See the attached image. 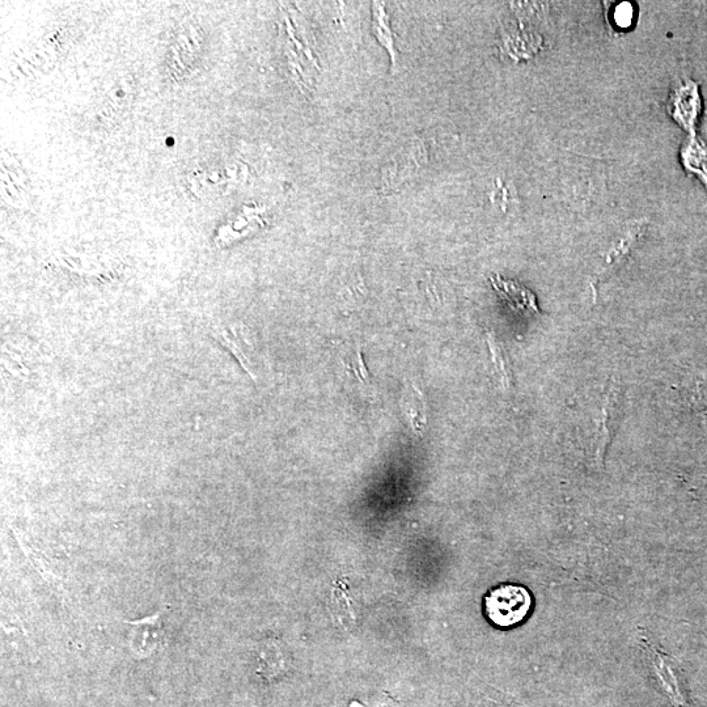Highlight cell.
Instances as JSON below:
<instances>
[{
	"label": "cell",
	"mask_w": 707,
	"mask_h": 707,
	"mask_svg": "<svg viewBox=\"0 0 707 707\" xmlns=\"http://www.w3.org/2000/svg\"><path fill=\"white\" fill-rule=\"evenodd\" d=\"M531 592L519 584H502L485 596V613L498 628H512L526 620L531 612Z\"/></svg>",
	"instance_id": "obj_1"
},
{
	"label": "cell",
	"mask_w": 707,
	"mask_h": 707,
	"mask_svg": "<svg viewBox=\"0 0 707 707\" xmlns=\"http://www.w3.org/2000/svg\"><path fill=\"white\" fill-rule=\"evenodd\" d=\"M621 406V384L618 381H612L608 391L604 393L599 408L592 416L590 438H588V452L598 465L604 463L605 454H607L609 444H611L613 434L617 429Z\"/></svg>",
	"instance_id": "obj_2"
},
{
	"label": "cell",
	"mask_w": 707,
	"mask_h": 707,
	"mask_svg": "<svg viewBox=\"0 0 707 707\" xmlns=\"http://www.w3.org/2000/svg\"><path fill=\"white\" fill-rule=\"evenodd\" d=\"M211 332L220 344L235 355L245 371L257 381L258 372H260V357H258V350L254 345L251 330L243 323H223L220 321V323L213 325Z\"/></svg>",
	"instance_id": "obj_3"
},
{
	"label": "cell",
	"mask_w": 707,
	"mask_h": 707,
	"mask_svg": "<svg viewBox=\"0 0 707 707\" xmlns=\"http://www.w3.org/2000/svg\"><path fill=\"white\" fill-rule=\"evenodd\" d=\"M642 645L645 647L647 656L653 664L654 672L658 677L660 688L670 698L675 707H693L689 700L687 685H685L683 672L673 662L671 656L664 654L662 650L653 645V642L646 637H642Z\"/></svg>",
	"instance_id": "obj_4"
},
{
	"label": "cell",
	"mask_w": 707,
	"mask_h": 707,
	"mask_svg": "<svg viewBox=\"0 0 707 707\" xmlns=\"http://www.w3.org/2000/svg\"><path fill=\"white\" fill-rule=\"evenodd\" d=\"M667 108L673 120L690 135H694L702 112L701 93L697 84L692 80L677 84L668 99Z\"/></svg>",
	"instance_id": "obj_5"
},
{
	"label": "cell",
	"mask_w": 707,
	"mask_h": 707,
	"mask_svg": "<svg viewBox=\"0 0 707 707\" xmlns=\"http://www.w3.org/2000/svg\"><path fill=\"white\" fill-rule=\"evenodd\" d=\"M164 611L155 613L154 616L143 618V620L129 621L130 649L141 658H146L158 650H162L165 645V630L163 624Z\"/></svg>",
	"instance_id": "obj_6"
},
{
	"label": "cell",
	"mask_w": 707,
	"mask_h": 707,
	"mask_svg": "<svg viewBox=\"0 0 707 707\" xmlns=\"http://www.w3.org/2000/svg\"><path fill=\"white\" fill-rule=\"evenodd\" d=\"M681 162L690 175L697 176L707 189V146L696 134L689 135L688 141L681 147Z\"/></svg>",
	"instance_id": "obj_7"
},
{
	"label": "cell",
	"mask_w": 707,
	"mask_h": 707,
	"mask_svg": "<svg viewBox=\"0 0 707 707\" xmlns=\"http://www.w3.org/2000/svg\"><path fill=\"white\" fill-rule=\"evenodd\" d=\"M488 346L493 361L494 375L497 376L499 387L505 392H512L514 389V374L510 357L502 342L494 334L488 333Z\"/></svg>",
	"instance_id": "obj_8"
},
{
	"label": "cell",
	"mask_w": 707,
	"mask_h": 707,
	"mask_svg": "<svg viewBox=\"0 0 707 707\" xmlns=\"http://www.w3.org/2000/svg\"><path fill=\"white\" fill-rule=\"evenodd\" d=\"M402 410L414 430L425 429L427 425L426 401L417 387H410L402 399Z\"/></svg>",
	"instance_id": "obj_9"
},
{
	"label": "cell",
	"mask_w": 707,
	"mask_h": 707,
	"mask_svg": "<svg viewBox=\"0 0 707 707\" xmlns=\"http://www.w3.org/2000/svg\"><path fill=\"white\" fill-rule=\"evenodd\" d=\"M498 291H501L511 306L520 309V311L528 313H536L539 308L536 306L535 296L523 287L516 286L512 282L499 281L497 286Z\"/></svg>",
	"instance_id": "obj_10"
},
{
	"label": "cell",
	"mask_w": 707,
	"mask_h": 707,
	"mask_svg": "<svg viewBox=\"0 0 707 707\" xmlns=\"http://www.w3.org/2000/svg\"><path fill=\"white\" fill-rule=\"evenodd\" d=\"M684 397L688 404L698 410L707 408V376L698 374L684 383Z\"/></svg>",
	"instance_id": "obj_11"
},
{
	"label": "cell",
	"mask_w": 707,
	"mask_h": 707,
	"mask_svg": "<svg viewBox=\"0 0 707 707\" xmlns=\"http://www.w3.org/2000/svg\"><path fill=\"white\" fill-rule=\"evenodd\" d=\"M381 6H383V4H375L376 36H378L379 40L381 41V44H383L385 48L388 49V52L389 54H391V57L393 59V63H396L395 42H393L392 31L388 25L387 14H385V10Z\"/></svg>",
	"instance_id": "obj_12"
},
{
	"label": "cell",
	"mask_w": 707,
	"mask_h": 707,
	"mask_svg": "<svg viewBox=\"0 0 707 707\" xmlns=\"http://www.w3.org/2000/svg\"><path fill=\"white\" fill-rule=\"evenodd\" d=\"M637 237V232H634V234L630 235L629 237H625L624 240H621L620 245H618L617 248L613 249V251L609 253L607 261H605L603 274L609 272V270L616 269V265L620 264L621 261L625 260V257L628 256L630 249H632L635 241H637Z\"/></svg>",
	"instance_id": "obj_13"
},
{
	"label": "cell",
	"mask_w": 707,
	"mask_h": 707,
	"mask_svg": "<svg viewBox=\"0 0 707 707\" xmlns=\"http://www.w3.org/2000/svg\"><path fill=\"white\" fill-rule=\"evenodd\" d=\"M634 19V8L630 3H620L613 12V20L620 29L632 27Z\"/></svg>",
	"instance_id": "obj_14"
}]
</instances>
